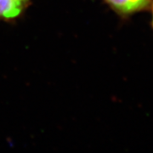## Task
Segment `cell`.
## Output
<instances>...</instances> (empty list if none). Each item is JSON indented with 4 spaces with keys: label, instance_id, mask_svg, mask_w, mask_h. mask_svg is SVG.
<instances>
[{
    "label": "cell",
    "instance_id": "1",
    "mask_svg": "<svg viewBox=\"0 0 153 153\" xmlns=\"http://www.w3.org/2000/svg\"><path fill=\"white\" fill-rule=\"evenodd\" d=\"M118 16L128 17L151 8L153 0H104Z\"/></svg>",
    "mask_w": 153,
    "mask_h": 153
},
{
    "label": "cell",
    "instance_id": "2",
    "mask_svg": "<svg viewBox=\"0 0 153 153\" xmlns=\"http://www.w3.org/2000/svg\"><path fill=\"white\" fill-rule=\"evenodd\" d=\"M30 0H0V20L11 21L19 17Z\"/></svg>",
    "mask_w": 153,
    "mask_h": 153
},
{
    "label": "cell",
    "instance_id": "3",
    "mask_svg": "<svg viewBox=\"0 0 153 153\" xmlns=\"http://www.w3.org/2000/svg\"><path fill=\"white\" fill-rule=\"evenodd\" d=\"M150 9H151V11H152V21H151V25H152V27L153 29V3Z\"/></svg>",
    "mask_w": 153,
    "mask_h": 153
}]
</instances>
